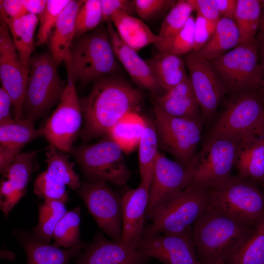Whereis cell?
Listing matches in <instances>:
<instances>
[{"label":"cell","mask_w":264,"mask_h":264,"mask_svg":"<svg viewBox=\"0 0 264 264\" xmlns=\"http://www.w3.org/2000/svg\"><path fill=\"white\" fill-rule=\"evenodd\" d=\"M146 61L166 91L179 84L188 76L184 60L180 56L158 52Z\"/></svg>","instance_id":"obj_28"},{"label":"cell","mask_w":264,"mask_h":264,"mask_svg":"<svg viewBox=\"0 0 264 264\" xmlns=\"http://www.w3.org/2000/svg\"><path fill=\"white\" fill-rule=\"evenodd\" d=\"M79 0H70L60 13L49 35V51L58 66L69 59L72 43L75 36L76 16Z\"/></svg>","instance_id":"obj_26"},{"label":"cell","mask_w":264,"mask_h":264,"mask_svg":"<svg viewBox=\"0 0 264 264\" xmlns=\"http://www.w3.org/2000/svg\"><path fill=\"white\" fill-rule=\"evenodd\" d=\"M255 224L242 222L206 209L192 229L199 262L201 264H224L244 242Z\"/></svg>","instance_id":"obj_2"},{"label":"cell","mask_w":264,"mask_h":264,"mask_svg":"<svg viewBox=\"0 0 264 264\" xmlns=\"http://www.w3.org/2000/svg\"><path fill=\"white\" fill-rule=\"evenodd\" d=\"M215 29L204 18L197 14L195 18L193 51H198L205 45L213 35Z\"/></svg>","instance_id":"obj_46"},{"label":"cell","mask_w":264,"mask_h":264,"mask_svg":"<svg viewBox=\"0 0 264 264\" xmlns=\"http://www.w3.org/2000/svg\"><path fill=\"white\" fill-rule=\"evenodd\" d=\"M121 147L108 135L91 145L73 147L70 154L90 181L125 185L132 175Z\"/></svg>","instance_id":"obj_7"},{"label":"cell","mask_w":264,"mask_h":264,"mask_svg":"<svg viewBox=\"0 0 264 264\" xmlns=\"http://www.w3.org/2000/svg\"><path fill=\"white\" fill-rule=\"evenodd\" d=\"M66 70L67 82L59 103L42 128L49 145L69 153L80 132L83 113L75 88L76 81Z\"/></svg>","instance_id":"obj_10"},{"label":"cell","mask_w":264,"mask_h":264,"mask_svg":"<svg viewBox=\"0 0 264 264\" xmlns=\"http://www.w3.org/2000/svg\"><path fill=\"white\" fill-rule=\"evenodd\" d=\"M158 140L155 125L146 119V126L138 144L141 184L150 188L158 153Z\"/></svg>","instance_id":"obj_32"},{"label":"cell","mask_w":264,"mask_h":264,"mask_svg":"<svg viewBox=\"0 0 264 264\" xmlns=\"http://www.w3.org/2000/svg\"><path fill=\"white\" fill-rule=\"evenodd\" d=\"M12 100L7 92L2 88H0V124L7 122L13 118L10 113Z\"/></svg>","instance_id":"obj_48"},{"label":"cell","mask_w":264,"mask_h":264,"mask_svg":"<svg viewBox=\"0 0 264 264\" xmlns=\"http://www.w3.org/2000/svg\"><path fill=\"white\" fill-rule=\"evenodd\" d=\"M8 24L0 13V78L2 88L10 96L16 119H23L22 104L29 72L22 63L10 36Z\"/></svg>","instance_id":"obj_15"},{"label":"cell","mask_w":264,"mask_h":264,"mask_svg":"<svg viewBox=\"0 0 264 264\" xmlns=\"http://www.w3.org/2000/svg\"><path fill=\"white\" fill-rule=\"evenodd\" d=\"M193 11L194 8L189 0L177 1L162 22L159 37L162 40H167L178 33L184 27Z\"/></svg>","instance_id":"obj_38"},{"label":"cell","mask_w":264,"mask_h":264,"mask_svg":"<svg viewBox=\"0 0 264 264\" xmlns=\"http://www.w3.org/2000/svg\"><path fill=\"white\" fill-rule=\"evenodd\" d=\"M258 91L264 99V79H263L261 88L258 90Z\"/></svg>","instance_id":"obj_54"},{"label":"cell","mask_w":264,"mask_h":264,"mask_svg":"<svg viewBox=\"0 0 264 264\" xmlns=\"http://www.w3.org/2000/svg\"><path fill=\"white\" fill-rule=\"evenodd\" d=\"M69 0H48L40 16V26L35 45L47 44L49 35L60 13L69 3Z\"/></svg>","instance_id":"obj_42"},{"label":"cell","mask_w":264,"mask_h":264,"mask_svg":"<svg viewBox=\"0 0 264 264\" xmlns=\"http://www.w3.org/2000/svg\"><path fill=\"white\" fill-rule=\"evenodd\" d=\"M116 59L107 26L101 25L79 37L64 62L76 82L85 85L115 73Z\"/></svg>","instance_id":"obj_3"},{"label":"cell","mask_w":264,"mask_h":264,"mask_svg":"<svg viewBox=\"0 0 264 264\" xmlns=\"http://www.w3.org/2000/svg\"><path fill=\"white\" fill-rule=\"evenodd\" d=\"M0 13L7 22L21 18L28 12L22 4V0H1Z\"/></svg>","instance_id":"obj_47"},{"label":"cell","mask_w":264,"mask_h":264,"mask_svg":"<svg viewBox=\"0 0 264 264\" xmlns=\"http://www.w3.org/2000/svg\"><path fill=\"white\" fill-rule=\"evenodd\" d=\"M195 166V157L188 166H184L158 152L149 191L146 218L151 220L163 205L191 183Z\"/></svg>","instance_id":"obj_14"},{"label":"cell","mask_w":264,"mask_h":264,"mask_svg":"<svg viewBox=\"0 0 264 264\" xmlns=\"http://www.w3.org/2000/svg\"><path fill=\"white\" fill-rule=\"evenodd\" d=\"M208 190L207 209L252 225L264 216V193L250 180L231 176Z\"/></svg>","instance_id":"obj_4"},{"label":"cell","mask_w":264,"mask_h":264,"mask_svg":"<svg viewBox=\"0 0 264 264\" xmlns=\"http://www.w3.org/2000/svg\"><path fill=\"white\" fill-rule=\"evenodd\" d=\"M257 43L260 54V64L264 79V33H260Z\"/></svg>","instance_id":"obj_51"},{"label":"cell","mask_w":264,"mask_h":264,"mask_svg":"<svg viewBox=\"0 0 264 264\" xmlns=\"http://www.w3.org/2000/svg\"><path fill=\"white\" fill-rule=\"evenodd\" d=\"M65 204L58 201H46L40 205L38 224L31 232L36 239L50 243L56 226L67 211Z\"/></svg>","instance_id":"obj_37"},{"label":"cell","mask_w":264,"mask_h":264,"mask_svg":"<svg viewBox=\"0 0 264 264\" xmlns=\"http://www.w3.org/2000/svg\"><path fill=\"white\" fill-rule=\"evenodd\" d=\"M99 227L114 241L122 232V197L105 181L83 182L75 190Z\"/></svg>","instance_id":"obj_13"},{"label":"cell","mask_w":264,"mask_h":264,"mask_svg":"<svg viewBox=\"0 0 264 264\" xmlns=\"http://www.w3.org/2000/svg\"><path fill=\"white\" fill-rule=\"evenodd\" d=\"M221 17L235 21L237 0H216Z\"/></svg>","instance_id":"obj_49"},{"label":"cell","mask_w":264,"mask_h":264,"mask_svg":"<svg viewBox=\"0 0 264 264\" xmlns=\"http://www.w3.org/2000/svg\"><path fill=\"white\" fill-rule=\"evenodd\" d=\"M173 0H134L136 13L141 20H150L176 4Z\"/></svg>","instance_id":"obj_43"},{"label":"cell","mask_w":264,"mask_h":264,"mask_svg":"<svg viewBox=\"0 0 264 264\" xmlns=\"http://www.w3.org/2000/svg\"><path fill=\"white\" fill-rule=\"evenodd\" d=\"M137 249L165 264H201L192 231L180 234L143 235Z\"/></svg>","instance_id":"obj_17"},{"label":"cell","mask_w":264,"mask_h":264,"mask_svg":"<svg viewBox=\"0 0 264 264\" xmlns=\"http://www.w3.org/2000/svg\"><path fill=\"white\" fill-rule=\"evenodd\" d=\"M264 115V99L257 90L235 94L226 103L207 138L242 137L258 126Z\"/></svg>","instance_id":"obj_9"},{"label":"cell","mask_w":264,"mask_h":264,"mask_svg":"<svg viewBox=\"0 0 264 264\" xmlns=\"http://www.w3.org/2000/svg\"><path fill=\"white\" fill-rule=\"evenodd\" d=\"M257 41L238 44L209 61L227 92L257 90L264 79L258 59Z\"/></svg>","instance_id":"obj_8"},{"label":"cell","mask_w":264,"mask_h":264,"mask_svg":"<svg viewBox=\"0 0 264 264\" xmlns=\"http://www.w3.org/2000/svg\"><path fill=\"white\" fill-rule=\"evenodd\" d=\"M208 201V189L190 184L156 212L152 223L145 227L143 235L192 232L194 224L207 208Z\"/></svg>","instance_id":"obj_6"},{"label":"cell","mask_w":264,"mask_h":264,"mask_svg":"<svg viewBox=\"0 0 264 264\" xmlns=\"http://www.w3.org/2000/svg\"><path fill=\"white\" fill-rule=\"evenodd\" d=\"M102 21H110L112 15L116 12H122L133 16L136 13L134 0H100Z\"/></svg>","instance_id":"obj_44"},{"label":"cell","mask_w":264,"mask_h":264,"mask_svg":"<svg viewBox=\"0 0 264 264\" xmlns=\"http://www.w3.org/2000/svg\"><path fill=\"white\" fill-rule=\"evenodd\" d=\"M77 257V264H146L151 258L120 242L110 241L97 233Z\"/></svg>","instance_id":"obj_19"},{"label":"cell","mask_w":264,"mask_h":264,"mask_svg":"<svg viewBox=\"0 0 264 264\" xmlns=\"http://www.w3.org/2000/svg\"><path fill=\"white\" fill-rule=\"evenodd\" d=\"M241 137L207 138L200 152L195 154V169L190 184L209 189L228 178L234 166Z\"/></svg>","instance_id":"obj_11"},{"label":"cell","mask_w":264,"mask_h":264,"mask_svg":"<svg viewBox=\"0 0 264 264\" xmlns=\"http://www.w3.org/2000/svg\"><path fill=\"white\" fill-rule=\"evenodd\" d=\"M239 40L240 33L235 21L222 17L209 40L196 52L203 58L210 61L237 46Z\"/></svg>","instance_id":"obj_29"},{"label":"cell","mask_w":264,"mask_h":264,"mask_svg":"<svg viewBox=\"0 0 264 264\" xmlns=\"http://www.w3.org/2000/svg\"><path fill=\"white\" fill-rule=\"evenodd\" d=\"M38 151L21 153L2 174L0 187V208L6 218L24 196L35 168Z\"/></svg>","instance_id":"obj_18"},{"label":"cell","mask_w":264,"mask_h":264,"mask_svg":"<svg viewBox=\"0 0 264 264\" xmlns=\"http://www.w3.org/2000/svg\"><path fill=\"white\" fill-rule=\"evenodd\" d=\"M142 100L139 90L118 77L96 80L89 93L80 100L85 121L82 139L88 141L107 134L123 116L135 111Z\"/></svg>","instance_id":"obj_1"},{"label":"cell","mask_w":264,"mask_h":264,"mask_svg":"<svg viewBox=\"0 0 264 264\" xmlns=\"http://www.w3.org/2000/svg\"><path fill=\"white\" fill-rule=\"evenodd\" d=\"M146 126V119L135 111L130 112L120 119L108 134L124 152L133 151L138 146Z\"/></svg>","instance_id":"obj_31"},{"label":"cell","mask_w":264,"mask_h":264,"mask_svg":"<svg viewBox=\"0 0 264 264\" xmlns=\"http://www.w3.org/2000/svg\"><path fill=\"white\" fill-rule=\"evenodd\" d=\"M184 60L203 121H209L216 112L227 89L209 61L195 51L184 55Z\"/></svg>","instance_id":"obj_16"},{"label":"cell","mask_w":264,"mask_h":264,"mask_svg":"<svg viewBox=\"0 0 264 264\" xmlns=\"http://www.w3.org/2000/svg\"><path fill=\"white\" fill-rule=\"evenodd\" d=\"M154 106L170 115L203 123L189 76L163 94L155 95Z\"/></svg>","instance_id":"obj_24"},{"label":"cell","mask_w":264,"mask_h":264,"mask_svg":"<svg viewBox=\"0 0 264 264\" xmlns=\"http://www.w3.org/2000/svg\"><path fill=\"white\" fill-rule=\"evenodd\" d=\"M154 111L158 144L179 163L188 166L200 141L202 124L170 115L155 106Z\"/></svg>","instance_id":"obj_12"},{"label":"cell","mask_w":264,"mask_h":264,"mask_svg":"<svg viewBox=\"0 0 264 264\" xmlns=\"http://www.w3.org/2000/svg\"><path fill=\"white\" fill-rule=\"evenodd\" d=\"M107 24L116 59L136 85L156 95L163 88L146 60L142 59L136 51L121 40L111 21Z\"/></svg>","instance_id":"obj_21"},{"label":"cell","mask_w":264,"mask_h":264,"mask_svg":"<svg viewBox=\"0 0 264 264\" xmlns=\"http://www.w3.org/2000/svg\"><path fill=\"white\" fill-rule=\"evenodd\" d=\"M22 2L28 13L40 16L45 8L47 0H22Z\"/></svg>","instance_id":"obj_50"},{"label":"cell","mask_w":264,"mask_h":264,"mask_svg":"<svg viewBox=\"0 0 264 264\" xmlns=\"http://www.w3.org/2000/svg\"><path fill=\"white\" fill-rule=\"evenodd\" d=\"M262 7L258 0H237L235 21L240 33L239 44L252 42L259 29Z\"/></svg>","instance_id":"obj_35"},{"label":"cell","mask_w":264,"mask_h":264,"mask_svg":"<svg viewBox=\"0 0 264 264\" xmlns=\"http://www.w3.org/2000/svg\"><path fill=\"white\" fill-rule=\"evenodd\" d=\"M81 207H77L66 211L56 226L53 238V244L66 249L85 246L80 239Z\"/></svg>","instance_id":"obj_36"},{"label":"cell","mask_w":264,"mask_h":264,"mask_svg":"<svg viewBox=\"0 0 264 264\" xmlns=\"http://www.w3.org/2000/svg\"><path fill=\"white\" fill-rule=\"evenodd\" d=\"M224 264H264V216Z\"/></svg>","instance_id":"obj_34"},{"label":"cell","mask_w":264,"mask_h":264,"mask_svg":"<svg viewBox=\"0 0 264 264\" xmlns=\"http://www.w3.org/2000/svg\"><path fill=\"white\" fill-rule=\"evenodd\" d=\"M234 166L241 177L264 186V137L256 129L241 138Z\"/></svg>","instance_id":"obj_23"},{"label":"cell","mask_w":264,"mask_h":264,"mask_svg":"<svg viewBox=\"0 0 264 264\" xmlns=\"http://www.w3.org/2000/svg\"><path fill=\"white\" fill-rule=\"evenodd\" d=\"M39 18L28 13L19 19L6 22L12 42L20 59L29 72L32 54L34 50V35Z\"/></svg>","instance_id":"obj_30"},{"label":"cell","mask_w":264,"mask_h":264,"mask_svg":"<svg viewBox=\"0 0 264 264\" xmlns=\"http://www.w3.org/2000/svg\"><path fill=\"white\" fill-rule=\"evenodd\" d=\"M195 18L191 16L184 27L176 34L167 40L156 44L159 52L181 56L194 50Z\"/></svg>","instance_id":"obj_39"},{"label":"cell","mask_w":264,"mask_h":264,"mask_svg":"<svg viewBox=\"0 0 264 264\" xmlns=\"http://www.w3.org/2000/svg\"><path fill=\"white\" fill-rule=\"evenodd\" d=\"M150 188L140 184L122 197V232L120 242L137 249L144 231Z\"/></svg>","instance_id":"obj_20"},{"label":"cell","mask_w":264,"mask_h":264,"mask_svg":"<svg viewBox=\"0 0 264 264\" xmlns=\"http://www.w3.org/2000/svg\"><path fill=\"white\" fill-rule=\"evenodd\" d=\"M197 14L204 18L213 28L222 18L216 0H189Z\"/></svg>","instance_id":"obj_45"},{"label":"cell","mask_w":264,"mask_h":264,"mask_svg":"<svg viewBox=\"0 0 264 264\" xmlns=\"http://www.w3.org/2000/svg\"><path fill=\"white\" fill-rule=\"evenodd\" d=\"M259 29L261 32L264 33V15L261 13Z\"/></svg>","instance_id":"obj_53"},{"label":"cell","mask_w":264,"mask_h":264,"mask_svg":"<svg viewBox=\"0 0 264 264\" xmlns=\"http://www.w3.org/2000/svg\"><path fill=\"white\" fill-rule=\"evenodd\" d=\"M264 189V186L262 187Z\"/></svg>","instance_id":"obj_56"},{"label":"cell","mask_w":264,"mask_h":264,"mask_svg":"<svg viewBox=\"0 0 264 264\" xmlns=\"http://www.w3.org/2000/svg\"><path fill=\"white\" fill-rule=\"evenodd\" d=\"M44 136L43 128L36 129L26 119H16L0 124V171L2 174L22 149L35 139Z\"/></svg>","instance_id":"obj_22"},{"label":"cell","mask_w":264,"mask_h":264,"mask_svg":"<svg viewBox=\"0 0 264 264\" xmlns=\"http://www.w3.org/2000/svg\"><path fill=\"white\" fill-rule=\"evenodd\" d=\"M260 2L261 7H262L261 13L264 15V0H260Z\"/></svg>","instance_id":"obj_55"},{"label":"cell","mask_w":264,"mask_h":264,"mask_svg":"<svg viewBox=\"0 0 264 264\" xmlns=\"http://www.w3.org/2000/svg\"><path fill=\"white\" fill-rule=\"evenodd\" d=\"M34 193L46 201H58L66 203L69 199L66 186L52 179L46 172L41 173L34 183Z\"/></svg>","instance_id":"obj_41"},{"label":"cell","mask_w":264,"mask_h":264,"mask_svg":"<svg viewBox=\"0 0 264 264\" xmlns=\"http://www.w3.org/2000/svg\"><path fill=\"white\" fill-rule=\"evenodd\" d=\"M45 156V171L52 179L75 191L81 187L79 176L75 172L74 163L69 161L68 154L49 145Z\"/></svg>","instance_id":"obj_33"},{"label":"cell","mask_w":264,"mask_h":264,"mask_svg":"<svg viewBox=\"0 0 264 264\" xmlns=\"http://www.w3.org/2000/svg\"><path fill=\"white\" fill-rule=\"evenodd\" d=\"M14 235L25 250L26 264H67L72 258L78 257L85 247L62 249L53 244L40 242L31 233L22 230H15Z\"/></svg>","instance_id":"obj_25"},{"label":"cell","mask_w":264,"mask_h":264,"mask_svg":"<svg viewBox=\"0 0 264 264\" xmlns=\"http://www.w3.org/2000/svg\"><path fill=\"white\" fill-rule=\"evenodd\" d=\"M256 130L264 137V115L259 125L256 128Z\"/></svg>","instance_id":"obj_52"},{"label":"cell","mask_w":264,"mask_h":264,"mask_svg":"<svg viewBox=\"0 0 264 264\" xmlns=\"http://www.w3.org/2000/svg\"><path fill=\"white\" fill-rule=\"evenodd\" d=\"M121 40L137 52L150 44L161 41L141 20L122 12H115L110 18Z\"/></svg>","instance_id":"obj_27"},{"label":"cell","mask_w":264,"mask_h":264,"mask_svg":"<svg viewBox=\"0 0 264 264\" xmlns=\"http://www.w3.org/2000/svg\"><path fill=\"white\" fill-rule=\"evenodd\" d=\"M102 21L100 0H79L76 13L75 36L95 29Z\"/></svg>","instance_id":"obj_40"},{"label":"cell","mask_w":264,"mask_h":264,"mask_svg":"<svg viewBox=\"0 0 264 264\" xmlns=\"http://www.w3.org/2000/svg\"><path fill=\"white\" fill-rule=\"evenodd\" d=\"M49 51L32 55L22 111L33 124L59 102L66 84Z\"/></svg>","instance_id":"obj_5"}]
</instances>
